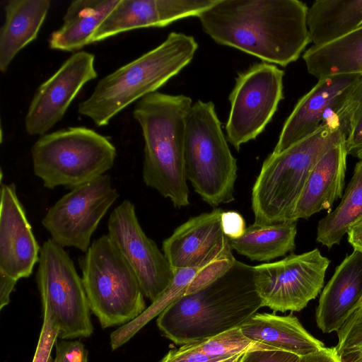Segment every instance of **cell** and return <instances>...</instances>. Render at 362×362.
<instances>
[{"label":"cell","mask_w":362,"mask_h":362,"mask_svg":"<svg viewBox=\"0 0 362 362\" xmlns=\"http://www.w3.org/2000/svg\"><path fill=\"white\" fill-rule=\"evenodd\" d=\"M347 153L344 141L329 148L311 170L296 202L292 221L307 219L324 209H329L342 197Z\"/></svg>","instance_id":"44dd1931"},{"label":"cell","mask_w":362,"mask_h":362,"mask_svg":"<svg viewBox=\"0 0 362 362\" xmlns=\"http://www.w3.org/2000/svg\"><path fill=\"white\" fill-rule=\"evenodd\" d=\"M225 358L208 356L189 344L170 350L160 362H216Z\"/></svg>","instance_id":"836d02e7"},{"label":"cell","mask_w":362,"mask_h":362,"mask_svg":"<svg viewBox=\"0 0 362 362\" xmlns=\"http://www.w3.org/2000/svg\"><path fill=\"white\" fill-rule=\"evenodd\" d=\"M262 307L254 267L236 259L213 281L172 303L156 324L166 338L182 346L240 327Z\"/></svg>","instance_id":"7a4b0ae2"},{"label":"cell","mask_w":362,"mask_h":362,"mask_svg":"<svg viewBox=\"0 0 362 362\" xmlns=\"http://www.w3.org/2000/svg\"><path fill=\"white\" fill-rule=\"evenodd\" d=\"M94 62L93 54L77 51L38 87L25 117L28 134L42 136L62 119L83 86L98 77Z\"/></svg>","instance_id":"5bb4252c"},{"label":"cell","mask_w":362,"mask_h":362,"mask_svg":"<svg viewBox=\"0 0 362 362\" xmlns=\"http://www.w3.org/2000/svg\"><path fill=\"white\" fill-rule=\"evenodd\" d=\"M223 211L215 208L192 217L163 240V252L174 269L199 265L229 243L222 229Z\"/></svg>","instance_id":"d6986e66"},{"label":"cell","mask_w":362,"mask_h":362,"mask_svg":"<svg viewBox=\"0 0 362 362\" xmlns=\"http://www.w3.org/2000/svg\"><path fill=\"white\" fill-rule=\"evenodd\" d=\"M218 0H119L94 33L90 44L124 32L165 27L185 18L198 17Z\"/></svg>","instance_id":"e0dca14e"},{"label":"cell","mask_w":362,"mask_h":362,"mask_svg":"<svg viewBox=\"0 0 362 362\" xmlns=\"http://www.w3.org/2000/svg\"><path fill=\"white\" fill-rule=\"evenodd\" d=\"M337 335L335 349L341 362H362V302Z\"/></svg>","instance_id":"4dcf8cb0"},{"label":"cell","mask_w":362,"mask_h":362,"mask_svg":"<svg viewBox=\"0 0 362 362\" xmlns=\"http://www.w3.org/2000/svg\"><path fill=\"white\" fill-rule=\"evenodd\" d=\"M41 247L33 233L15 184H1L0 272L18 281L30 276Z\"/></svg>","instance_id":"2e32d148"},{"label":"cell","mask_w":362,"mask_h":362,"mask_svg":"<svg viewBox=\"0 0 362 362\" xmlns=\"http://www.w3.org/2000/svg\"><path fill=\"white\" fill-rule=\"evenodd\" d=\"M308 10L298 0H218L197 18L216 43L285 67L310 42Z\"/></svg>","instance_id":"6da1fadb"},{"label":"cell","mask_w":362,"mask_h":362,"mask_svg":"<svg viewBox=\"0 0 362 362\" xmlns=\"http://www.w3.org/2000/svg\"><path fill=\"white\" fill-rule=\"evenodd\" d=\"M119 197L109 175L75 187L49 208L42 225L62 247L86 252L100 221Z\"/></svg>","instance_id":"7c38bea8"},{"label":"cell","mask_w":362,"mask_h":362,"mask_svg":"<svg viewBox=\"0 0 362 362\" xmlns=\"http://www.w3.org/2000/svg\"><path fill=\"white\" fill-rule=\"evenodd\" d=\"M347 155L362 159V74L350 88L337 115Z\"/></svg>","instance_id":"f1b7e54d"},{"label":"cell","mask_w":362,"mask_h":362,"mask_svg":"<svg viewBox=\"0 0 362 362\" xmlns=\"http://www.w3.org/2000/svg\"><path fill=\"white\" fill-rule=\"evenodd\" d=\"M362 25V0H317L307 13L310 42L320 47Z\"/></svg>","instance_id":"d4e9b609"},{"label":"cell","mask_w":362,"mask_h":362,"mask_svg":"<svg viewBox=\"0 0 362 362\" xmlns=\"http://www.w3.org/2000/svg\"><path fill=\"white\" fill-rule=\"evenodd\" d=\"M43 322L33 362H54L52 351L57 339L59 330L48 315L43 313Z\"/></svg>","instance_id":"1f68e13d"},{"label":"cell","mask_w":362,"mask_h":362,"mask_svg":"<svg viewBox=\"0 0 362 362\" xmlns=\"http://www.w3.org/2000/svg\"><path fill=\"white\" fill-rule=\"evenodd\" d=\"M78 264L90 310L103 328L124 325L146 309L136 274L107 234L93 240Z\"/></svg>","instance_id":"ba28073f"},{"label":"cell","mask_w":362,"mask_h":362,"mask_svg":"<svg viewBox=\"0 0 362 362\" xmlns=\"http://www.w3.org/2000/svg\"><path fill=\"white\" fill-rule=\"evenodd\" d=\"M107 227V235L136 274L144 296L154 302L170 286L175 271L143 230L132 202L124 199L114 209Z\"/></svg>","instance_id":"4fadbf2b"},{"label":"cell","mask_w":362,"mask_h":362,"mask_svg":"<svg viewBox=\"0 0 362 362\" xmlns=\"http://www.w3.org/2000/svg\"><path fill=\"white\" fill-rule=\"evenodd\" d=\"M284 71L255 63L240 73L229 95L230 110L226 124L228 141L239 151L265 129L283 99Z\"/></svg>","instance_id":"30bf717a"},{"label":"cell","mask_w":362,"mask_h":362,"mask_svg":"<svg viewBox=\"0 0 362 362\" xmlns=\"http://www.w3.org/2000/svg\"><path fill=\"white\" fill-rule=\"evenodd\" d=\"M49 0H10L4 6L5 21L0 30V71L25 46L35 40L50 8Z\"/></svg>","instance_id":"603a6c76"},{"label":"cell","mask_w":362,"mask_h":362,"mask_svg":"<svg viewBox=\"0 0 362 362\" xmlns=\"http://www.w3.org/2000/svg\"><path fill=\"white\" fill-rule=\"evenodd\" d=\"M303 59L309 74L324 77L362 74V25L327 45H313L305 51Z\"/></svg>","instance_id":"484cf974"},{"label":"cell","mask_w":362,"mask_h":362,"mask_svg":"<svg viewBox=\"0 0 362 362\" xmlns=\"http://www.w3.org/2000/svg\"><path fill=\"white\" fill-rule=\"evenodd\" d=\"M296 221L273 224L254 223L239 238L228 240L232 250L251 261L269 262L296 248Z\"/></svg>","instance_id":"4316f807"},{"label":"cell","mask_w":362,"mask_h":362,"mask_svg":"<svg viewBox=\"0 0 362 362\" xmlns=\"http://www.w3.org/2000/svg\"><path fill=\"white\" fill-rule=\"evenodd\" d=\"M346 233L354 250L362 252V219L353 224Z\"/></svg>","instance_id":"f35d334b"},{"label":"cell","mask_w":362,"mask_h":362,"mask_svg":"<svg viewBox=\"0 0 362 362\" xmlns=\"http://www.w3.org/2000/svg\"><path fill=\"white\" fill-rule=\"evenodd\" d=\"M36 281L43 313L57 327L59 339L92 334L90 310L82 279L69 253L51 238L41 246Z\"/></svg>","instance_id":"9c48e42d"},{"label":"cell","mask_w":362,"mask_h":362,"mask_svg":"<svg viewBox=\"0 0 362 362\" xmlns=\"http://www.w3.org/2000/svg\"><path fill=\"white\" fill-rule=\"evenodd\" d=\"M194 349L214 357H228L252 350H277L245 337L240 327H235L202 341L189 344Z\"/></svg>","instance_id":"f546056e"},{"label":"cell","mask_w":362,"mask_h":362,"mask_svg":"<svg viewBox=\"0 0 362 362\" xmlns=\"http://www.w3.org/2000/svg\"><path fill=\"white\" fill-rule=\"evenodd\" d=\"M343 141L341 130L327 124L281 153L269 155L252 189L255 223L293 221L295 206L313 166L329 148Z\"/></svg>","instance_id":"5b68a950"},{"label":"cell","mask_w":362,"mask_h":362,"mask_svg":"<svg viewBox=\"0 0 362 362\" xmlns=\"http://www.w3.org/2000/svg\"><path fill=\"white\" fill-rule=\"evenodd\" d=\"M244 354L245 353L230 356L223 359L217 361L216 362H239V361L240 360Z\"/></svg>","instance_id":"ab89813d"},{"label":"cell","mask_w":362,"mask_h":362,"mask_svg":"<svg viewBox=\"0 0 362 362\" xmlns=\"http://www.w3.org/2000/svg\"><path fill=\"white\" fill-rule=\"evenodd\" d=\"M299 362H341L335 347H324L300 358Z\"/></svg>","instance_id":"8d00e7d4"},{"label":"cell","mask_w":362,"mask_h":362,"mask_svg":"<svg viewBox=\"0 0 362 362\" xmlns=\"http://www.w3.org/2000/svg\"><path fill=\"white\" fill-rule=\"evenodd\" d=\"M119 0H75L63 18V24L48 39L52 49L77 51L90 44L94 33Z\"/></svg>","instance_id":"cb8c5ba5"},{"label":"cell","mask_w":362,"mask_h":362,"mask_svg":"<svg viewBox=\"0 0 362 362\" xmlns=\"http://www.w3.org/2000/svg\"><path fill=\"white\" fill-rule=\"evenodd\" d=\"M240 328L251 340L300 357L325 347L323 342L311 335L291 315L257 313Z\"/></svg>","instance_id":"7402d4cb"},{"label":"cell","mask_w":362,"mask_h":362,"mask_svg":"<svg viewBox=\"0 0 362 362\" xmlns=\"http://www.w3.org/2000/svg\"><path fill=\"white\" fill-rule=\"evenodd\" d=\"M300 358L284 351L259 349L245 353L239 362H299Z\"/></svg>","instance_id":"e575fe53"},{"label":"cell","mask_w":362,"mask_h":362,"mask_svg":"<svg viewBox=\"0 0 362 362\" xmlns=\"http://www.w3.org/2000/svg\"><path fill=\"white\" fill-rule=\"evenodd\" d=\"M230 243L219 253L199 265L174 269L173 280L167 291L136 319L120 326L110 334V346L116 350L140 331L149 321L158 316L180 297L205 286L227 271L235 262Z\"/></svg>","instance_id":"ac0fdd59"},{"label":"cell","mask_w":362,"mask_h":362,"mask_svg":"<svg viewBox=\"0 0 362 362\" xmlns=\"http://www.w3.org/2000/svg\"><path fill=\"white\" fill-rule=\"evenodd\" d=\"M221 226L223 233L228 240L239 238L244 234L247 228L243 216L235 211H223Z\"/></svg>","instance_id":"d590c367"},{"label":"cell","mask_w":362,"mask_h":362,"mask_svg":"<svg viewBox=\"0 0 362 362\" xmlns=\"http://www.w3.org/2000/svg\"><path fill=\"white\" fill-rule=\"evenodd\" d=\"M362 302V252L345 257L321 293L315 320L324 333L337 332Z\"/></svg>","instance_id":"ffe728a7"},{"label":"cell","mask_w":362,"mask_h":362,"mask_svg":"<svg viewBox=\"0 0 362 362\" xmlns=\"http://www.w3.org/2000/svg\"><path fill=\"white\" fill-rule=\"evenodd\" d=\"M33 172L45 187L71 189L110 170L117 150L109 139L85 127H70L40 136L31 148Z\"/></svg>","instance_id":"52a82bcc"},{"label":"cell","mask_w":362,"mask_h":362,"mask_svg":"<svg viewBox=\"0 0 362 362\" xmlns=\"http://www.w3.org/2000/svg\"><path fill=\"white\" fill-rule=\"evenodd\" d=\"M330 261L316 248L254 266L263 307L274 312L300 311L320 293Z\"/></svg>","instance_id":"8fae6325"},{"label":"cell","mask_w":362,"mask_h":362,"mask_svg":"<svg viewBox=\"0 0 362 362\" xmlns=\"http://www.w3.org/2000/svg\"><path fill=\"white\" fill-rule=\"evenodd\" d=\"M361 219L362 159L356 164L353 176L338 206L318 222L316 240L331 248L339 244L349 228Z\"/></svg>","instance_id":"83f0119b"},{"label":"cell","mask_w":362,"mask_h":362,"mask_svg":"<svg viewBox=\"0 0 362 362\" xmlns=\"http://www.w3.org/2000/svg\"><path fill=\"white\" fill-rule=\"evenodd\" d=\"M185 163L187 180L204 202L216 208L235 199L237 160L211 101L197 100L189 112Z\"/></svg>","instance_id":"8992f818"},{"label":"cell","mask_w":362,"mask_h":362,"mask_svg":"<svg viewBox=\"0 0 362 362\" xmlns=\"http://www.w3.org/2000/svg\"><path fill=\"white\" fill-rule=\"evenodd\" d=\"M192 105L187 95L156 91L138 100L133 110L144 140L143 180L177 208L189 204L185 139Z\"/></svg>","instance_id":"3957f363"},{"label":"cell","mask_w":362,"mask_h":362,"mask_svg":"<svg viewBox=\"0 0 362 362\" xmlns=\"http://www.w3.org/2000/svg\"><path fill=\"white\" fill-rule=\"evenodd\" d=\"M54 362H88V351L78 340L61 339L56 344Z\"/></svg>","instance_id":"d6a6232c"},{"label":"cell","mask_w":362,"mask_h":362,"mask_svg":"<svg viewBox=\"0 0 362 362\" xmlns=\"http://www.w3.org/2000/svg\"><path fill=\"white\" fill-rule=\"evenodd\" d=\"M359 76L336 75L318 79L316 85L299 99L285 121L272 153H281L324 125L339 127L337 113Z\"/></svg>","instance_id":"9a60e30c"},{"label":"cell","mask_w":362,"mask_h":362,"mask_svg":"<svg viewBox=\"0 0 362 362\" xmlns=\"http://www.w3.org/2000/svg\"><path fill=\"white\" fill-rule=\"evenodd\" d=\"M198 43L192 35L171 32L156 47L100 80L78 104L80 115L98 127L107 125L122 110L156 92L193 59Z\"/></svg>","instance_id":"277c9868"},{"label":"cell","mask_w":362,"mask_h":362,"mask_svg":"<svg viewBox=\"0 0 362 362\" xmlns=\"http://www.w3.org/2000/svg\"><path fill=\"white\" fill-rule=\"evenodd\" d=\"M17 281L11 276L0 272V310L9 303L10 295Z\"/></svg>","instance_id":"74e56055"}]
</instances>
